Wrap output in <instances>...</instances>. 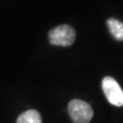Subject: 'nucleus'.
<instances>
[{
  "label": "nucleus",
  "instance_id": "obj_1",
  "mask_svg": "<svg viewBox=\"0 0 123 123\" xmlns=\"http://www.w3.org/2000/svg\"><path fill=\"white\" fill-rule=\"evenodd\" d=\"M68 110L74 123H89L94 114L91 106L80 99L71 100L68 105Z\"/></svg>",
  "mask_w": 123,
  "mask_h": 123
},
{
  "label": "nucleus",
  "instance_id": "obj_2",
  "mask_svg": "<svg viewBox=\"0 0 123 123\" xmlns=\"http://www.w3.org/2000/svg\"><path fill=\"white\" fill-rule=\"evenodd\" d=\"M49 37L50 44L61 47H69L75 42L76 31L68 25H61L49 31Z\"/></svg>",
  "mask_w": 123,
  "mask_h": 123
},
{
  "label": "nucleus",
  "instance_id": "obj_3",
  "mask_svg": "<svg viewBox=\"0 0 123 123\" xmlns=\"http://www.w3.org/2000/svg\"><path fill=\"white\" fill-rule=\"evenodd\" d=\"M102 89L110 104L116 107L123 106V90L113 78L105 77L103 79Z\"/></svg>",
  "mask_w": 123,
  "mask_h": 123
},
{
  "label": "nucleus",
  "instance_id": "obj_4",
  "mask_svg": "<svg viewBox=\"0 0 123 123\" xmlns=\"http://www.w3.org/2000/svg\"><path fill=\"white\" fill-rule=\"evenodd\" d=\"M17 123H42V118L37 110H29L18 116Z\"/></svg>",
  "mask_w": 123,
  "mask_h": 123
},
{
  "label": "nucleus",
  "instance_id": "obj_5",
  "mask_svg": "<svg viewBox=\"0 0 123 123\" xmlns=\"http://www.w3.org/2000/svg\"><path fill=\"white\" fill-rule=\"evenodd\" d=\"M111 35L119 41H123V23L116 18H110L107 21Z\"/></svg>",
  "mask_w": 123,
  "mask_h": 123
}]
</instances>
